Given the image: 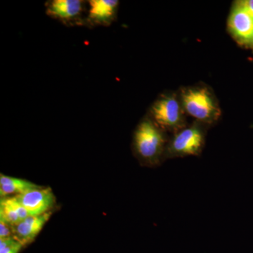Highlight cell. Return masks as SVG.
<instances>
[{
	"instance_id": "6da1fadb",
	"label": "cell",
	"mask_w": 253,
	"mask_h": 253,
	"mask_svg": "<svg viewBox=\"0 0 253 253\" xmlns=\"http://www.w3.org/2000/svg\"><path fill=\"white\" fill-rule=\"evenodd\" d=\"M168 141L166 131L147 116L134 130L133 149L141 163L149 166H158L166 160Z\"/></svg>"
},
{
	"instance_id": "7a4b0ae2",
	"label": "cell",
	"mask_w": 253,
	"mask_h": 253,
	"mask_svg": "<svg viewBox=\"0 0 253 253\" xmlns=\"http://www.w3.org/2000/svg\"><path fill=\"white\" fill-rule=\"evenodd\" d=\"M180 100L185 113L206 126L217 123L221 116L217 100L206 86L185 88L181 91Z\"/></svg>"
},
{
	"instance_id": "3957f363",
	"label": "cell",
	"mask_w": 253,
	"mask_h": 253,
	"mask_svg": "<svg viewBox=\"0 0 253 253\" xmlns=\"http://www.w3.org/2000/svg\"><path fill=\"white\" fill-rule=\"evenodd\" d=\"M206 127L196 121L173 134L168 141L166 160L200 156L206 144Z\"/></svg>"
},
{
	"instance_id": "277c9868",
	"label": "cell",
	"mask_w": 253,
	"mask_h": 253,
	"mask_svg": "<svg viewBox=\"0 0 253 253\" xmlns=\"http://www.w3.org/2000/svg\"><path fill=\"white\" fill-rule=\"evenodd\" d=\"M185 111L175 94H165L155 101L149 110V118L163 131L173 134L185 127Z\"/></svg>"
},
{
	"instance_id": "5b68a950",
	"label": "cell",
	"mask_w": 253,
	"mask_h": 253,
	"mask_svg": "<svg viewBox=\"0 0 253 253\" xmlns=\"http://www.w3.org/2000/svg\"><path fill=\"white\" fill-rule=\"evenodd\" d=\"M48 16L66 26H85L87 1L83 0H49L45 4Z\"/></svg>"
},
{
	"instance_id": "8992f818",
	"label": "cell",
	"mask_w": 253,
	"mask_h": 253,
	"mask_svg": "<svg viewBox=\"0 0 253 253\" xmlns=\"http://www.w3.org/2000/svg\"><path fill=\"white\" fill-rule=\"evenodd\" d=\"M228 26L231 34L240 44L253 47V16L241 1L234 3Z\"/></svg>"
},
{
	"instance_id": "52a82bcc",
	"label": "cell",
	"mask_w": 253,
	"mask_h": 253,
	"mask_svg": "<svg viewBox=\"0 0 253 253\" xmlns=\"http://www.w3.org/2000/svg\"><path fill=\"white\" fill-rule=\"evenodd\" d=\"M87 2L86 27L110 26L117 18L118 0H89Z\"/></svg>"
},
{
	"instance_id": "ba28073f",
	"label": "cell",
	"mask_w": 253,
	"mask_h": 253,
	"mask_svg": "<svg viewBox=\"0 0 253 253\" xmlns=\"http://www.w3.org/2000/svg\"><path fill=\"white\" fill-rule=\"evenodd\" d=\"M14 196L26 208L30 216L41 215L50 212L55 203L51 189L41 186Z\"/></svg>"
},
{
	"instance_id": "9c48e42d",
	"label": "cell",
	"mask_w": 253,
	"mask_h": 253,
	"mask_svg": "<svg viewBox=\"0 0 253 253\" xmlns=\"http://www.w3.org/2000/svg\"><path fill=\"white\" fill-rule=\"evenodd\" d=\"M51 215V212H49L41 215L29 216L20 221L14 226V237L23 246L31 244L41 232Z\"/></svg>"
},
{
	"instance_id": "30bf717a",
	"label": "cell",
	"mask_w": 253,
	"mask_h": 253,
	"mask_svg": "<svg viewBox=\"0 0 253 253\" xmlns=\"http://www.w3.org/2000/svg\"><path fill=\"white\" fill-rule=\"evenodd\" d=\"M38 187L40 186L25 179L6 176L2 174L0 175V196L1 198H6L12 194L17 196Z\"/></svg>"
},
{
	"instance_id": "8fae6325",
	"label": "cell",
	"mask_w": 253,
	"mask_h": 253,
	"mask_svg": "<svg viewBox=\"0 0 253 253\" xmlns=\"http://www.w3.org/2000/svg\"><path fill=\"white\" fill-rule=\"evenodd\" d=\"M22 208L11 197L3 198L0 201V219L9 223L13 226L21 220Z\"/></svg>"
},
{
	"instance_id": "7c38bea8",
	"label": "cell",
	"mask_w": 253,
	"mask_h": 253,
	"mask_svg": "<svg viewBox=\"0 0 253 253\" xmlns=\"http://www.w3.org/2000/svg\"><path fill=\"white\" fill-rule=\"evenodd\" d=\"M23 247L14 237L0 239V253H19Z\"/></svg>"
},
{
	"instance_id": "4fadbf2b",
	"label": "cell",
	"mask_w": 253,
	"mask_h": 253,
	"mask_svg": "<svg viewBox=\"0 0 253 253\" xmlns=\"http://www.w3.org/2000/svg\"><path fill=\"white\" fill-rule=\"evenodd\" d=\"M14 226L0 219V239L14 237Z\"/></svg>"
},
{
	"instance_id": "5bb4252c",
	"label": "cell",
	"mask_w": 253,
	"mask_h": 253,
	"mask_svg": "<svg viewBox=\"0 0 253 253\" xmlns=\"http://www.w3.org/2000/svg\"><path fill=\"white\" fill-rule=\"evenodd\" d=\"M241 2L253 16V0H242Z\"/></svg>"
},
{
	"instance_id": "9a60e30c",
	"label": "cell",
	"mask_w": 253,
	"mask_h": 253,
	"mask_svg": "<svg viewBox=\"0 0 253 253\" xmlns=\"http://www.w3.org/2000/svg\"></svg>"
}]
</instances>
